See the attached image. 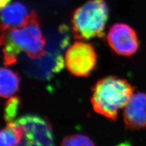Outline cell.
Returning a JSON list of instances; mask_svg holds the SVG:
<instances>
[{
    "label": "cell",
    "mask_w": 146,
    "mask_h": 146,
    "mask_svg": "<svg viewBox=\"0 0 146 146\" xmlns=\"http://www.w3.org/2000/svg\"><path fill=\"white\" fill-rule=\"evenodd\" d=\"M4 61L7 66L15 63L23 52L31 58H39L46 53V41L40 27L38 15L32 11L21 26L1 30Z\"/></svg>",
    "instance_id": "cell-1"
},
{
    "label": "cell",
    "mask_w": 146,
    "mask_h": 146,
    "mask_svg": "<svg viewBox=\"0 0 146 146\" xmlns=\"http://www.w3.org/2000/svg\"><path fill=\"white\" fill-rule=\"evenodd\" d=\"M135 87L127 80L115 76L99 80L92 89L91 102L94 110L109 119L115 121L133 94Z\"/></svg>",
    "instance_id": "cell-2"
},
{
    "label": "cell",
    "mask_w": 146,
    "mask_h": 146,
    "mask_svg": "<svg viewBox=\"0 0 146 146\" xmlns=\"http://www.w3.org/2000/svg\"><path fill=\"white\" fill-rule=\"evenodd\" d=\"M109 11L106 0H90L77 8L72 17L75 38L88 40L102 38L108 19Z\"/></svg>",
    "instance_id": "cell-3"
},
{
    "label": "cell",
    "mask_w": 146,
    "mask_h": 146,
    "mask_svg": "<svg viewBox=\"0 0 146 146\" xmlns=\"http://www.w3.org/2000/svg\"><path fill=\"white\" fill-rule=\"evenodd\" d=\"M15 121L22 132L17 146H55L51 125L44 118L27 115Z\"/></svg>",
    "instance_id": "cell-4"
},
{
    "label": "cell",
    "mask_w": 146,
    "mask_h": 146,
    "mask_svg": "<svg viewBox=\"0 0 146 146\" xmlns=\"http://www.w3.org/2000/svg\"><path fill=\"white\" fill-rule=\"evenodd\" d=\"M65 65L68 70L77 77H87L96 67L97 54L92 45L77 41L67 49Z\"/></svg>",
    "instance_id": "cell-5"
},
{
    "label": "cell",
    "mask_w": 146,
    "mask_h": 146,
    "mask_svg": "<svg viewBox=\"0 0 146 146\" xmlns=\"http://www.w3.org/2000/svg\"><path fill=\"white\" fill-rule=\"evenodd\" d=\"M107 42L113 51L118 55L131 57L139 48L138 37L136 31L129 25L118 23L108 31Z\"/></svg>",
    "instance_id": "cell-6"
},
{
    "label": "cell",
    "mask_w": 146,
    "mask_h": 146,
    "mask_svg": "<svg viewBox=\"0 0 146 146\" xmlns=\"http://www.w3.org/2000/svg\"><path fill=\"white\" fill-rule=\"evenodd\" d=\"M124 121L126 129L138 130L146 127V93L132 95L124 110Z\"/></svg>",
    "instance_id": "cell-7"
},
{
    "label": "cell",
    "mask_w": 146,
    "mask_h": 146,
    "mask_svg": "<svg viewBox=\"0 0 146 146\" xmlns=\"http://www.w3.org/2000/svg\"><path fill=\"white\" fill-rule=\"evenodd\" d=\"M29 13L24 4L16 1L1 9V29L6 30L21 26Z\"/></svg>",
    "instance_id": "cell-8"
},
{
    "label": "cell",
    "mask_w": 146,
    "mask_h": 146,
    "mask_svg": "<svg viewBox=\"0 0 146 146\" xmlns=\"http://www.w3.org/2000/svg\"><path fill=\"white\" fill-rule=\"evenodd\" d=\"M0 94L3 98L12 97L19 90L20 78L17 72L7 68H1L0 73Z\"/></svg>",
    "instance_id": "cell-9"
},
{
    "label": "cell",
    "mask_w": 146,
    "mask_h": 146,
    "mask_svg": "<svg viewBox=\"0 0 146 146\" xmlns=\"http://www.w3.org/2000/svg\"><path fill=\"white\" fill-rule=\"evenodd\" d=\"M21 135V127L15 121L7 123L0 133V146H17Z\"/></svg>",
    "instance_id": "cell-10"
},
{
    "label": "cell",
    "mask_w": 146,
    "mask_h": 146,
    "mask_svg": "<svg viewBox=\"0 0 146 146\" xmlns=\"http://www.w3.org/2000/svg\"><path fill=\"white\" fill-rule=\"evenodd\" d=\"M20 99L17 96L9 98L7 100L4 113V119L7 124L15 121V119L20 108Z\"/></svg>",
    "instance_id": "cell-11"
},
{
    "label": "cell",
    "mask_w": 146,
    "mask_h": 146,
    "mask_svg": "<svg viewBox=\"0 0 146 146\" xmlns=\"http://www.w3.org/2000/svg\"><path fill=\"white\" fill-rule=\"evenodd\" d=\"M61 146H94L93 141L84 135L76 134L65 137Z\"/></svg>",
    "instance_id": "cell-12"
},
{
    "label": "cell",
    "mask_w": 146,
    "mask_h": 146,
    "mask_svg": "<svg viewBox=\"0 0 146 146\" xmlns=\"http://www.w3.org/2000/svg\"><path fill=\"white\" fill-rule=\"evenodd\" d=\"M11 0H1V3H0V7H1V9L9 5V3H11Z\"/></svg>",
    "instance_id": "cell-13"
},
{
    "label": "cell",
    "mask_w": 146,
    "mask_h": 146,
    "mask_svg": "<svg viewBox=\"0 0 146 146\" xmlns=\"http://www.w3.org/2000/svg\"><path fill=\"white\" fill-rule=\"evenodd\" d=\"M116 146H131V145L129 143H127V142H125V143H121V144H119L117 145Z\"/></svg>",
    "instance_id": "cell-14"
}]
</instances>
